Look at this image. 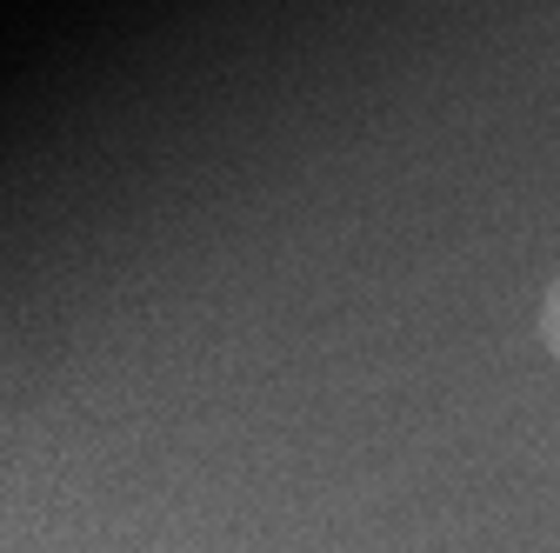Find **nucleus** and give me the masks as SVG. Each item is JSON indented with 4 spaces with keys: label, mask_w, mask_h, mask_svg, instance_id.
Returning <instances> with one entry per match:
<instances>
[{
    "label": "nucleus",
    "mask_w": 560,
    "mask_h": 553,
    "mask_svg": "<svg viewBox=\"0 0 560 553\" xmlns=\"http://www.w3.org/2000/svg\"><path fill=\"white\" fill-rule=\"evenodd\" d=\"M540 340H547V354L560 361V273H553V287L540 301Z\"/></svg>",
    "instance_id": "f257e3e1"
}]
</instances>
